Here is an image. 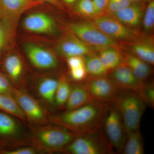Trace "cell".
<instances>
[{
    "instance_id": "cell-28",
    "label": "cell",
    "mask_w": 154,
    "mask_h": 154,
    "mask_svg": "<svg viewBox=\"0 0 154 154\" xmlns=\"http://www.w3.org/2000/svg\"><path fill=\"white\" fill-rule=\"evenodd\" d=\"M75 9L79 14L85 17L95 18L98 16L92 0H78Z\"/></svg>"
},
{
    "instance_id": "cell-31",
    "label": "cell",
    "mask_w": 154,
    "mask_h": 154,
    "mask_svg": "<svg viewBox=\"0 0 154 154\" xmlns=\"http://www.w3.org/2000/svg\"><path fill=\"white\" fill-rule=\"evenodd\" d=\"M131 0H108L105 13L113 15L131 4Z\"/></svg>"
},
{
    "instance_id": "cell-16",
    "label": "cell",
    "mask_w": 154,
    "mask_h": 154,
    "mask_svg": "<svg viewBox=\"0 0 154 154\" xmlns=\"http://www.w3.org/2000/svg\"><path fill=\"white\" fill-rule=\"evenodd\" d=\"M23 26L25 30L34 33L50 34L56 30V26L53 19L42 13L28 15L23 20Z\"/></svg>"
},
{
    "instance_id": "cell-4",
    "label": "cell",
    "mask_w": 154,
    "mask_h": 154,
    "mask_svg": "<svg viewBox=\"0 0 154 154\" xmlns=\"http://www.w3.org/2000/svg\"><path fill=\"white\" fill-rule=\"evenodd\" d=\"M122 91L118 93L113 104L120 113L126 133L139 129L146 105L137 93Z\"/></svg>"
},
{
    "instance_id": "cell-25",
    "label": "cell",
    "mask_w": 154,
    "mask_h": 154,
    "mask_svg": "<svg viewBox=\"0 0 154 154\" xmlns=\"http://www.w3.org/2000/svg\"><path fill=\"white\" fill-rule=\"evenodd\" d=\"M71 89V81L64 75L59 77L58 84L55 96V104L57 113L63 111Z\"/></svg>"
},
{
    "instance_id": "cell-14",
    "label": "cell",
    "mask_w": 154,
    "mask_h": 154,
    "mask_svg": "<svg viewBox=\"0 0 154 154\" xmlns=\"http://www.w3.org/2000/svg\"><path fill=\"white\" fill-rule=\"evenodd\" d=\"M56 50L59 55L66 58L72 56L84 57L94 54L91 47L70 32L58 42Z\"/></svg>"
},
{
    "instance_id": "cell-5",
    "label": "cell",
    "mask_w": 154,
    "mask_h": 154,
    "mask_svg": "<svg viewBox=\"0 0 154 154\" xmlns=\"http://www.w3.org/2000/svg\"><path fill=\"white\" fill-rule=\"evenodd\" d=\"M80 135L63 149L62 153L104 154L113 152V150L100 129Z\"/></svg>"
},
{
    "instance_id": "cell-22",
    "label": "cell",
    "mask_w": 154,
    "mask_h": 154,
    "mask_svg": "<svg viewBox=\"0 0 154 154\" xmlns=\"http://www.w3.org/2000/svg\"><path fill=\"white\" fill-rule=\"evenodd\" d=\"M134 55L149 65L154 64V45L153 38H146L135 42L131 45Z\"/></svg>"
},
{
    "instance_id": "cell-15",
    "label": "cell",
    "mask_w": 154,
    "mask_h": 154,
    "mask_svg": "<svg viewBox=\"0 0 154 154\" xmlns=\"http://www.w3.org/2000/svg\"><path fill=\"white\" fill-rule=\"evenodd\" d=\"M110 78L119 90L138 93L143 83L136 77L129 67L122 62L112 70Z\"/></svg>"
},
{
    "instance_id": "cell-39",
    "label": "cell",
    "mask_w": 154,
    "mask_h": 154,
    "mask_svg": "<svg viewBox=\"0 0 154 154\" xmlns=\"http://www.w3.org/2000/svg\"><path fill=\"white\" fill-rule=\"evenodd\" d=\"M1 7H0V13H1Z\"/></svg>"
},
{
    "instance_id": "cell-23",
    "label": "cell",
    "mask_w": 154,
    "mask_h": 154,
    "mask_svg": "<svg viewBox=\"0 0 154 154\" xmlns=\"http://www.w3.org/2000/svg\"><path fill=\"white\" fill-rule=\"evenodd\" d=\"M117 47L100 50L99 57L107 72H110L122 62V57Z\"/></svg>"
},
{
    "instance_id": "cell-18",
    "label": "cell",
    "mask_w": 154,
    "mask_h": 154,
    "mask_svg": "<svg viewBox=\"0 0 154 154\" xmlns=\"http://www.w3.org/2000/svg\"><path fill=\"white\" fill-rule=\"evenodd\" d=\"M94 102L84 83L71 82L70 93L63 111L76 109Z\"/></svg>"
},
{
    "instance_id": "cell-35",
    "label": "cell",
    "mask_w": 154,
    "mask_h": 154,
    "mask_svg": "<svg viewBox=\"0 0 154 154\" xmlns=\"http://www.w3.org/2000/svg\"><path fill=\"white\" fill-rule=\"evenodd\" d=\"M98 13V16H103L108 5V0H92Z\"/></svg>"
},
{
    "instance_id": "cell-9",
    "label": "cell",
    "mask_w": 154,
    "mask_h": 154,
    "mask_svg": "<svg viewBox=\"0 0 154 154\" xmlns=\"http://www.w3.org/2000/svg\"><path fill=\"white\" fill-rule=\"evenodd\" d=\"M102 121L107 141L113 150L117 152H122L126 133L121 115L115 105L107 106Z\"/></svg>"
},
{
    "instance_id": "cell-26",
    "label": "cell",
    "mask_w": 154,
    "mask_h": 154,
    "mask_svg": "<svg viewBox=\"0 0 154 154\" xmlns=\"http://www.w3.org/2000/svg\"><path fill=\"white\" fill-rule=\"evenodd\" d=\"M0 111L14 116L27 123L25 114L13 96L0 94Z\"/></svg>"
},
{
    "instance_id": "cell-37",
    "label": "cell",
    "mask_w": 154,
    "mask_h": 154,
    "mask_svg": "<svg viewBox=\"0 0 154 154\" xmlns=\"http://www.w3.org/2000/svg\"><path fill=\"white\" fill-rule=\"evenodd\" d=\"M151 0H131V2L133 3H137V4H143L146 5Z\"/></svg>"
},
{
    "instance_id": "cell-27",
    "label": "cell",
    "mask_w": 154,
    "mask_h": 154,
    "mask_svg": "<svg viewBox=\"0 0 154 154\" xmlns=\"http://www.w3.org/2000/svg\"><path fill=\"white\" fill-rule=\"evenodd\" d=\"M84 60L86 70L91 76L104 75L108 72L99 56L92 54L85 57Z\"/></svg>"
},
{
    "instance_id": "cell-12",
    "label": "cell",
    "mask_w": 154,
    "mask_h": 154,
    "mask_svg": "<svg viewBox=\"0 0 154 154\" xmlns=\"http://www.w3.org/2000/svg\"><path fill=\"white\" fill-rule=\"evenodd\" d=\"M25 50L28 61L34 68L41 71L53 70L59 66L58 60L52 51L33 43H27Z\"/></svg>"
},
{
    "instance_id": "cell-19",
    "label": "cell",
    "mask_w": 154,
    "mask_h": 154,
    "mask_svg": "<svg viewBox=\"0 0 154 154\" xmlns=\"http://www.w3.org/2000/svg\"><path fill=\"white\" fill-rule=\"evenodd\" d=\"M145 5L131 3L129 6L118 11L113 16L118 21L130 28L139 25Z\"/></svg>"
},
{
    "instance_id": "cell-6",
    "label": "cell",
    "mask_w": 154,
    "mask_h": 154,
    "mask_svg": "<svg viewBox=\"0 0 154 154\" xmlns=\"http://www.w3.org/2000/svg\"><path fill=\"white\" fill-rule=\"evenodd\" d=\"M13 97L25 114L27 123L39 126L49 123L52 113L24 87L15 88Z\"/></svg>"
},
{
    "instance_id": "cell-2",
    "label": "cell",
    "mask_w": 154,
    "mask_h": 154,
    "mask_svg": "<svg viewBox=\"0 0 154 154\" xmlns=\"http://www.w3.org/2000/svg\"><path fill=\"white\" fill-rule=\"evenodd\" d=\"M29 125L31 146L38 154L62 153L75 138L82 134L51 122L39 126Z\"/></svg>"
},
{
    "instance_id": "cell-38",
    "label": "cell",
    "mask_w": 154,
    "mask_h": 154,
    "mask_svg": "<svg viewBox=\"0 0 154 154\" xmlns=\"http://www.w3.org/2000/svg\"><path fill=\"white\" fill-rule=\"evenodd\" d=\"M63 3H65L67 5H72L74 3L76 2L78 0H61Z\"/></svg>"
},
{
    "instance_id": "cell-36",
    "label": "cell",
    "mask_w": 154,
    "mask_h": 154,
    "mask_svg": "<svg viewBox=\"0 0 154 154\" xmlns=\"http://www.w3.org/2000/svg\"><path fill=\"white\" fill-rule=\"evenodd\" d=\"M36 1H39L43 3H48L61 10H63L64 9V6L60 0H36Z\"/></svg>"
},
{
    "instance_id": "cell-17",
    "label": "cell",
    "mask_w": 154,
    "mask_h": 154,
    "mask_svg": "<svg viewBox=\"0 0 154 154\" xmlns=\"http://www.w3.org/2000/svg\"><path fill=\"white\" fill-rule=\"evenodd\" d=\"M43 3L36 0H0L1 11L11 20L17 22L23 13Z\"/></svg>"
},
{
    "instance_id": "cell-33",
    "label": "cell",
    "mask_w": 154,
    "mask_h": 154,
    "mask_svg": "<svg viewBox=\"0 0 154 154\" xmlns=\"http://www.w3.org/2000/svg\"><path fill=\"white\" fill-rule=\"evenodd\" d=\"M88 75L85 66L69 69L70 77L72 82H83L87 79Z\"/></svg>"
},
{
    "instance_id": "cell-1",
    "label": "cell",
    "mask_w": 154,
    "mask_h": 154,
    "mask_svg": "<svg viewBox=\"0 0 154 154\" xmlns=\"http://www.w3.org/2000/svg\"><path fill=\"white\" fill-rule=\"evenodd\" d=\"M107 105L92 102L82 107L51 114L50 122L72 132L85 134L101 127Z\"/></svg>"
},
{
    "instance_id": "cell-10",
    "label": "cell",
    "mask_w": 154,
    "mask_h": 154,
    "mask_svg": "<svg viewBox=\"0 0 154 154\" xmlns=\"http://www.w3.org/2000/svg\"><path fill=\"white\" fill-rule=\"evenodd\" d=\"M83 82L94 102L107 105L113 103L119 89L106 75L91 76Z\"/></svg>"
},
{
    "instance_id": "cell-21",
    "label": "cell",
    "mask_w": 154,
    "mask_h": 154,
    "mask_svg": "<svg viewBox=\"0 0 154 154\" xmlns=\"http://www.w3.org/2000/svg\"><path fill=\"white\" fill-rule=\"evenodd\" d=\"M122 57V62L129 67L141 83L146 82L152 73L151 68L149 64L134 54H127Z\"/></svg>"
},
{
    "instance_id": "cell-13",
    "label": "cell",
    "mask_w": 154,
    "mask_h": 154,
    "mask_svg": "<svg viewBox=\"0 0 154 154\" xmlns=\"http://www.w3.org/2000/svg\"><path fill=\"white\" fill-rule=\"evenodd\" d=\"M0 70L9 78L14 88L24 87L26 80L24 78L25 66L22 57L16 54L6 56L1 63Z\"/></svg>"
},
{
    "instance_id": "cell-8",
    "label": "cell",
    "mask_w": 154,
    "mask_h": 154,
    "mask_svg": "<svg viewBox=\"0 0 154 154\" xmlns=\"http://www.w3.org/2000/svg\"><path fill=\"white\" fill-rule=\"evenodd\" d=\"M66 28L90 47L102 49L117 46L116 40L103 33L92 22L68 24Z\"/></svg>"
},
{
    "instance_id": "cell-30",
    "label": "cell",
    "mask_w": 154,
    "mask_h": 154,
    "mask_svg": "<svg viewBox=\"0 0 154 154\" xmlns=\"http://www.w3.org/2000/svg\"><path fill=\"white\" fill-rule=\"evenodd\" d=\"M147 5L143 20V26L145 31L150 32L154 26V0H151Z\"/></svg>"
},
{
    "instance_id": "cell-11",
    "label": "cell",
    "mask_w": 154,
    "mask_h": 154,
    "mask_svg": "<svg viewBox=\"0 0 154 154\" xmlns=\"http://www.w3.org/2000/svg\"><path fill=\"white\" fill-rule=\"evenodd\" d=\"M97 28L114 40L131 41L138 36L137 32L114 17L103 16L95 17L92 22Z\"/></svg>"
},
{
    "instance_id": "cell-3",
    "label": "cell",
    "mask_w": 154,
    "mask_h": 154,
    "mask_svg": "<svg viewBox=\"0 0 154 154\" xmlns=\"http://www.w3.org/2000/svg\"><path fill=\"white\" fill-rule=\"evenodd\" d=\"M28 146H31L29 124L14 116L0 111V153Z\"/></svg>"
},
{
    "instance_id": "cell-29",
    "label": "cell",
    "mask_w": 154,
    "mask_h": 154,
    "mask_svg": "<svg viewBox=\"0 0 154 154\" xmlns=\"http://www.w3.org/2000/svg\"><path fill=\"white\" fill-rule=\"evenodd\" d=\"M138 94L143 99L146 105L154 108V86L152 82L143 83L141 88Z\"/></svg>"
},
{
    "instance_id": "cell-34",
    "label": "cell",
    "mask_w": 154,
    "mask_h": 154,
    "mask_svg": "<svg viewBox=\"0 0 154 154\" xmlns=\"http://www.w3.org/2000/svg\"><path fill=\"white\" fill-rule=\"evenodd\" d=\"M66 63L69 69L85 66L84 57L81 56H72L66 58Z\"/></svg>"
},
{
    "instance_id": "cell-7",
    "label": "cell",
    "mask_w": 154,
    "mask_h": 154,
    "mask_svg": "<svg viewBox=\"0 0 154 154\" xmlns=\"http://www.w3.org/2000/svg\"><path fill=\"white\" fill-rule=\"evenodd\" d=\"M26 81L25 87L52 114L57 113L56 91L59 78L44 75Z\"/></svg>"
},
{
    "instance_id": "cell-20",
    "label": "cell",
    "mask_w": 154,
    "mask_h": 154,
    "mask_svg": "<svg viewBox=\"0 0 154 154\" xmlns=\"http://www.w3.org/2000/svg\"><path fill=\"white\" fill-rule=\"evenodd\" d=\"M16 22L0 13V60L13 43Z\"/></svg>"
},
{
    "instance_id": "cell-24",
    "label": "cell",
    "mask_w": 154,
    "mask_h": 154,
    "mask_svg": "<svg viewBox=\"0 0 154 154\" xmlns=\"http://www.w3.org/2000/svg\"><path fill=\"white\" fill-rule=\"evenodd\" d=\"M124 154H143L144 148L142 136L139 129L126 133L125 143L122 150Z\"/></svg>"
},
{
    "instance_id": "cell-32",
    "label": "cell",
    "mask_w": 154,
    "mask_h": 154,
    "mask_svg": "<svg viewBox=\"0 0 154 154\" xmlns=\"http://www.w3.org/2000/svg\"><path fill=\"white\" fill-rule=\"evenodd\" d=\"M14 89L9 78L0 71V94L13 96Z\"/></svg>"
}]
</instances>
